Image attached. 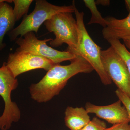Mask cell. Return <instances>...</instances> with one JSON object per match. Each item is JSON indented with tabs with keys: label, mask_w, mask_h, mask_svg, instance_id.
Here are the masks:
<instances>
[{
	"label": "cell",
	"mask_w": 130,
	"mask_h": 130,
	"mask_svg": "<svg viewBox=\"0 0 130 130\" xmlns=\"http://www.w3.org/2000/svg\"><path fill=\"white\" fill-rule=\"evenodd\" d=\"M69 65L55 64L48 71L41 80L30 87L31 98L38 102L50 101L58 95L70 78L79 73H90L94 70L83 57L76 55Z\"/></svg>",
	"instance_id": "1"
},
{
	"label": "cell",
	"mask_w": 130,
	"mask_h": 130,
	"mask_svg": "<svg viewBox=\"0 0 130 130\" xmlns=\"http://www.w3.org/2000/svg\"><path fill=\"white\" fill-rule=\"evenodd\" d=\"M74 9L79 36L76 50L72 54L75 55H79L85 59L95 70L103 84H111L112 81L106 72L102 62L101 48L96 44L88 33L84 24V13L78 10L75 2Z\"/></svg>",
	"instance_id": "2"
},
{
	"label": "cell",
	"mask_w": 130,
	"mask_h": 130,
	"mask_svg": "<svg viewBox=\"0 0 130 130\" xmlns=\"http://www.w3.org/2000/svg\"><path fill=\"white\" fill-rule=\"evenodd\" d=\"M71 5L58 6L50 3L46 0H36L35 9L29 15L24 17L21 23L8 32L11 41L16 40L19 36L22 37L30 32L37 34L40 26L55 14L62 12L74 13V3Z\"/></svg>",
	"instance_id": "3"
},
{
	"label": "cell",
	"mask_w": 130,
	"mask_h": 130,
	"mask_svg": "<svg viewBox=\"0 0 130 130\" xmlns=\"http://www.w3.org/2000/svg\"><path fill=\"white\" fill-rule=\"evenodd\" d=\"M46 29L53 32L55 39L50 42L52 47H57L63 43L68 45L67 51L73 53L78 43V26L72 13L62 12L55 14L44 23Z\"/></svg>",
	"instance_id": "4"
},
{
	"label": "cell",
	"mask_w": 130,
	"mask_h": 130,
	"mask_svg": "<svg viewBox=\"0 0 130 130\" xmlns=\"http://www.w3.org/2000/svg\"><path fill=\"white\" fill-rule=\"evenodd\" d=\"M18 85V79L4 63L0 67V96L5 104V109L0 116V129H9L13 122L19 121L21 116L20 109L15 102L12 101L11 95L12 91Z\"/></svg>",
	"instance_id": "5"
},
{
	"label": "cell",
	"mask_w": 130,
	"mask_h": 130,
	"mask_svg": "<svg viewBox=\"0 0 130 130\" xmlns=\"http://www.w3.org/2000/svg\"><path fill=\"white\" fill-rule=\"evenodd\" d=\"M53 38L38 40L33 32H28L22 37L16 40L19 47L16 51L27 52L46 58L55 64H60L63 61L74 59L76 55L67 51H60L48 46L47 42Z\"/></svg>",
	"instance_id": "6"
},
{
	"label": "cell",
	"mask_w": 130,
	"mask_h": 130,
	"mask_svg": "<svg viewBox=\"0 0 130 130\" xmlns=\"http://www.w3.org/2000/svg\"><path fill=\"white\" fill-rule=\"evenodd\" d=\"M101 58L109 78L119 89L130 98V75L123 59L111 46L102 50Z\"/></svg>",
	"instance_id": "7"
},
{
	"label": "cell",
	"mask_w": 130,
	"mask_h": 130,
	"mask_svg": "<svg viewBox=\"0 0 130 130\" xmlns=\"http://www.w3.org/2000/svg\"><path fill=\"white\" fill-rule=\"evenodd\" d=\"M6 63L14 77L25 72L36 69L48 71L54 65L46 58L27 52L15 51L9 54Z\"/></svg>",
	"instance_id": "8"
},
{
	"label": "cell",
	"mask_w": 130,
	"mask_h": 130,
	"mask_svg": "<svg viewBox=\"0 0 130 130\" xmlns=\"http://www.w3.org/2000/svg\"><path fill=\"white\" fill-rule=\"evenodd\" d=\"M120 100L107 106H97L86 103L85 108L88 113H94L108 123L115 124L123 122H130L128 112Z\"/></svg>",
	"instance_id": "9"
},
{
	"label": "cell",
	"mask_w": 130,
	"mask_h": 130,
	"mask_svg": "<svg viewBox=\"0 0 130 130\" xmlns=\"http://www.w3.org/2000/svg\"><path fill=\"white\" fill-rule=\"evenodd\" d=\"M105 19L107 25L103 29L102 33L105 40L108 41L130 39V9L129 14L125 18L120 19L109 16Z\"/></svg>",
	"instance_id": "10"
},
{
	"label": "cell",
	"mask_w": 130,
	"mask_h": 130,
	"mask_svg": "<svg viewBox=\"0 0 130 130\" xmlns=\"http://www.w3.org/2000/svg\"><path fill=\"white\" fill-rule=\"evenodd\" d=\"M6 2L11 3L12 1L0 0V51L6 46L3 42L5 35L13 29L16 21L13 8Z\"/></svg>",
	"instance_id": "11"
},
{
	"label": "cell",
	"mask_w": 130,
	"mask_h": 130,
	"mask_svg": "<svg viewBox=\"0 0 130 130\" xmlns=\"http://www.w3.org/2000/svg\"><path fill=\"white\" fill-rule=\"evenodd\" d=\"M65 122L71 130H80L90 121V117L84 108L68 107L65 112Z\"/></svg>",
	"instance_id": "12"
},
{
	"label": "cell",
	"mask_w": 130,
	"mask_h": 130,
	"mask_svg": "<svg viewBox=\"0 0 130 130\" xmlns=\"http://www.w3.org/2000/svg\"><path fill=\"white\" fill-rule=\"evenodd\" d=\"M85 6L90 10L91 17L88 25L98 24L102 26L103 28L106 27L107 22L105 18L102 16L98 9L95 1L94 0H84Z\"/></svg>",
	"instance_id": "13"
},
{
	"label": "cell",
	"mask_w": 130,
	"mask_h": 130,
	"mask_svg": "<svg viewBox=\"0 0 130 130\" xmlns=\"http://www.w3.org/2000/svg\"><path fill=\"white\" fill-rule=\"evenodd\" d=\"M125 63L130 75V52L124 44H122L120 40H111L108 41Z\"/></svg>",
	"instance_id": "14"
},
{
	"label": "cell",
	"mask_w": 130,
	"mask_h": 130,
	"mask_svg": "<svg viewBox=\"0 0 130 130\" xmlns=\"http://www.w3.org/2000/svg\"><path fill=\"white\" fill-rule=\"evenodd\" d=\"M32 0H13L14 3L13 13L16 21H18L23 16L27 15Z\"/></svg>",
	"instance_id": "15"
},
{
	"label": "cell",
	"mask_w": 130,
	"mask_h": 130,
	"mask_svg": "<svg viewBox=\"0 0 130 130\" xmlns=\"http://www.w3.org/2000/svg\"><path fill=\"white\" fill-rule=\"evenodd\" d=\"M106 128V125L105 122L96 117H94L80 130H105Z\"/></svg>",
	"instance_id": "16"
},
{
	"label": "cell",
	"mask_w": 130,
	"mask_h": 130,
	"mask_svg": "<svg viewBox=\"0 0 130 130\" xmlns=\"http://www.w3.org/2000/svg\"><path fill=\"white\" fill-rule=\"evenodd\" d=\"M115 93L119 100L121 101L125 108L130 120V98L118 89L116 90Z\"/></svg>",
	"instance_id": "17"
},
{
	"label": "cell",
	"mask_w": 130,
	"mask_h": 130,
	"mask_svg": "<svg viewBox=\"0 0 130 130\" xmlns=\"http://www.w3.org/2000/svg\"><path fill=\"white\" fill-rule=\"evenodd\" d=\"M105 130H130V124L128 122H123L114 124L109 128Z\"/></svg>",
	"instance_id": "18"
},
{
	"label": "cell",
	"mask_w": 130,
	"mask_h": 130,
	"mask_svg": "<svg viewBox=\"0 0 130 130\" xmlns=\"http://www.w3.org/2000/svg\"><path fill=\"white\" fill-rule=\"evenodd\" d=\"M96 5H101L103 6H108L110 5V1L109 0H97L95 1Z\"/></svg>",
	"instance_id": "19"
},
{
	"label": "cell",
	"mask_w": 130,
	"mask_h": 130,
	"mask_svg": "<svg viewBox=\"0 0 130 130\" xmlns=\"http://www.w3.org/2000/svg\"><path fill=\"white\" fill-rule=\"evenodd\" d=\"M124 44L126 47L130 50V39L124 40Z\"/></svg>",
	"instance_id": "20"
},
{
	"label": "cell",
	"mask_w": 130,
	"mask_h": 130,
	"mask_svg": "<svg viewBox=\"0 0 130 130\" xmlns=\"http://www.w3.org/2000/svg\"><path fill=\"white\" fill-rule=\"evenodd\" d=\"M125 3L126 8L128 11L130 9V0H125Z\"/></svg>",
	"instance_id": "21"
}]
</instances>
